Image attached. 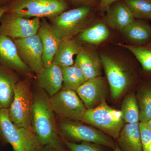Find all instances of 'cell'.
I'll use <instances>...</instances> for the list:
<instances>
[{
    "mask_svg": "<svg viewBox=\"0 0 151 151\" xmlns=\"http://www.w3.org/2000/svg\"><path fill=\"white\" fill-rule=\"evenodd\" d=\"M32 99L29 81L27 79L18 81L14 89L13 100L9 109L10 119L17 127L32 130Z\"/></svg>",
    "mask_w": 151,
    "mask_h": 151,
    "instance_id": "7",
    "label": "cell"
},
{
    "mask_svg": "<svg viewBox=\"0 0 151 151\" xmlns=\"http://www.w3.org/2000/svg\"><path fill=\"white\" fill-rule=\"evenodd\" d=\"M121 33L128 44L142 46L151 41V24L148 20L135 19Z\"/></svg>",
    "mask_w": 151,
    "mask_h": 151,
    "instance_id": "17",
    "label": "cell"
},
{
    "mask_svg": "<svg viewBox=\"0 0 151 151\" xmlns=\"http://www.w3.org/2000/svg\"><path fill=\"white\" fill-rule=\"evenodd\" d=\"M0 65L26 74H29L32 71L19 56L14 40L1 34Z\"/></svg>",
    "mask_w": 151,
    "mask_h": 151,
    "instance_id": "14",
    "label": "cell"
},
{
    "mask_svg": "<svg viewBox=\"0 0 151 151\" xmlns=\"http://www.w3.org/2000/svg\"><path fill=\"white\" fill-rule=\"evenodd\" d=\"M8 68L0 65V109L9 108L13 100L15 85L18 81Z\"/></svg>",
    "mask_w": 151,
    "mask_h": 151,
    "instance_id": "21",
    "label": "cell"
},
{
    "mask_svg": "<svg viewBox=\"0 0 151 151\" xmlns=\"http://www.w3.org/2000/svg\"><path fill=\"white\" fill-rule=\"evenodd\" d=\"M135 19L151 20V0H123Z\"/></svg>",
    "mask_w": 151,
    "mask_h": 151,
    "instance_id": "27",
    "label": "cell"
},
{
    "mask_svg": "<svg viewBox=\"0 0 151 151\" xmlns=\"http://www.w3.org/2000/svg\"><path fill=\"white\" fill-rule=\"evenodd\" d=\"M40 151H60L56 149L53 148L52 147L46 146V147H42V148L41 149Z\"/></svg>",
    "mask_w": 151,
    "mask_h": 151,
    "instance_id": "33",
    "label": "cell"
},
{
    "mask_svg": "<svg viewBox=\"0 0 151 151\" xmlns=\"http://www.w3.org/2000/svg\"><path fill=\"white\" fill-rule=\"evenodd\" d=\"M37 74L38 85L45 90L50 97L53 96L62 89L63 80L62 68L52 63L48 66H44Z\"/></svg>",
    "mask_w": 151,
    "mask_h": 151,
    "instance_id": "15",
    "label": "cell"
},
{
    "mask_svg": "<svg viewBox=\"0 0 151 151\" xmlns=\"http://www.w3.org/2000/svg\"><path fill=\"white\" fill-rule=\"evenodd\" d=\"M100 55L111 96L118 99L133 83L134 73L118 56L104 52Z\"/></svg>",
    "mask_w": 151,
    "mask_h": 151,
    "instance_id": "6",
    "label": "cell"
},
{
    "mask_svg": "<svg viewBox=\"0 0 151 151\" xmlns=\"http://www.w3.org/2000/svg\"><path fill=\"white\" fill-rule=\"evenodd\" d=\"M122 117L127 124L139 123V110L136 94L130 92L125 96L122 103Z\"/></svg>",
    "mask_w": 151,
    "mask_h": 151,
    "instance_id": "26",
    "label": "cell"
},
{
    "mask_svg": "<svg viewBox=\"0 0 151 151\" xmlns=\"http://www.w3.org/2000/svg\"><path fill=\"white\" fill-rule=\"evenodd\" d=\"M110 31L106 23L98 22L88 27L78 34L77 38L83 43L97 46L108 39Z\"/></svg>",
    "mask_w": 151,
    "mask_h": 151,
    "instance_id": "22",
    "label": "cell"
},
{
    "mask_svg": "<svg viewBox=\"0 0 151 151\" xmlns=\"http://www.w3.org/2000/svg\"><path fill=\"white\" fill-rule=\"evenodd\" d=\"M40 18H25L6 12L0 21V34L12 40L24 38L37 34L40 24Z\"/></svg>",
    "mask_w": 151,
    "mask_h": 151,
    "instance_id": "10",
    "label": "cell"
},
{
    "mask_svg": "<svg viewBox=\"0 0 151 151\" xmlns=\"http://www.w3.org/2000/svg\"><path fill=\"white\" fill-rule=\"evenodd\" d=\"M54 113L45 92L39 91L33 95L31 111L33 132L42 147L48 146L64 151Z\"/></svg>",
    "mask_w": 151,
    "mask_h": 151,
    "instance_id": "1",
    "label": "cell"
},
{
    "mask_svg": "<svg viewBox=\"0 0 151 151\" xmlns=\"http://www.w3.org/2000/svg\"><path fill=\"white\" fill-rule=\"evenodd\" d=\"M119 0H101L97 9L100 12H105L111 4Z\"/></svg>",
    "mask_w": 151,
    "mask_h": 151,
    "instance_id": "31",
    "label": "cell"
},
{
    "mask_svg": "<svg viewBox=\"0 0 151 151\" xmlns=\"http://www.w3.org/2000/svg\"><path fill=\"white\" fill-rule=\"evenodd\" d=\"M146 124H147V126L148 127L149 129L151 131V119L149 122L146 123Z\"/></svg>",
    "mask_w": 151,
    "mask_h": 151,
    "instance_id": "35",
    "label": "cell"
},
{
    "mask_svg": "<svg viewBox=\"0 0 151 151\" xmlns=\"http://www.w3.org/2000/svg\"><path fill=\"white\" fill-rule=\"evenodd\" d=\"M6 5L8 13L27 19H50L68 8L65 0H13Z\"/></svg>",
    "mask_w": 151,
    "mask_h": 151,
    "instance_id": "3",
    "label": "cell"
},
{
    "mask_svg": "<svg viewBox=\"0 0 151 151\" xmlns=\"http://www.w3.org/2000/svg\"><path fill=\"white\" fill-rule=\"evenodd\" d=\"M37 34L40 38L43 47L44 65L48 66L52 63L61 40L55 35L51 25L45 18L41 21Z\"/></svg>",
    "mask_w": 151,
    "mask_h": 151,
    "instance_id": "18",
    "label": "cell"
},
{
    "mask_svg": "<svg viewBox=\"0 0 151 151\" xmlns=\"http://www.w3.org/2000/svg\"><path fill=\"white\" fill-rule=\"evenodd\" d=\"M109 88L106 77L87 80L76 90L86 109L95 108L105 100Z\"/></svg>",
    "mask_w": 151,
    "mask_h": 151,
    "instance_id": "12",
    "label": "cell"
},
{
    "mask_svg": "<svg viewBox=\"0 0 151 151\" xmlns=\"http://www.w3.org/2000/svg\"><path fill=\"white\" fill-rule=\"evenodd\" d=\"M58 129L68 139L75 142H86L103 145L114 150L116 145L112 137L101 130L73 122L60 123Z\"/></svg>",
    "mask_w": 151,
    "mask_h": 151,
    "instance_id": "8",
    "label": "cell"
},
{
    "mask_svg": "<svg viewBox=\"0 0 151 151\" xmlns=\"http://www.w3.org/2000/svg\"><path fill=\"white\" fill-rule=\"evenodd\" d=\"M149 151H151V144L150 146V149H149Z\"/></svg>",
    "mask_w": 151,
    "mask_h": 151,
    "instance_id": "37",
    "label": "cell"
},
{
    "mask_svg": "<svg viewBox=\"0 0 151 151\" xmlns=\"http://www.w3.org/2000/svg\"><path fill=\"white\" fill-rule=\"evenodd\" d=\"M119 45L129 50L140 65L142 71L151 79V41L145 45L133 46L120 43Z\"/></svg>",
    "mask_w": 151,
    "mask_h": 151,
    "instance_id": "24",
    "label": "cell"
},
{
    "mask_svg": "<svg viewBox=\"0 0 151 151\" xmlns=\"http://www.w3.org/2000/svg\"><path fill=\"white\" fill-rule=\"evenodd\" d=\"M94 9L86 6L77 7L50 19L55 35L61 41L79 34L93 22Z\"/></svg>",
    "mask_w": 151,
    "mask_h": 151,
    "instance_id": "2",
    "label": "cell"
},
{
    "mask_svg": "<svg viewBox=\"0 0 151 151\" xmlns=\"http://www.w3.org/2000/svg\"><path fill=\"white\" fill-rule=\"evenodd\" d=\"M55 113L60 117L74 121H81L86 109L75 91L62 88L50 97Z\"/></svg>",
    "mask_w": 151,
    "mask_h": 151,
    "instance_id": "9",
    "label": "cell"
},
{
    "mask_svg": "<svg viewBox=\"0 0 151 151\" xmlns=\"http://www.w3.org/2000/svg\"><path fill=\"white\" fill-rule=\"evenodd\" d=\"M139 110V121L146 123L151 119V79L143 81L136 94Z\"/></svg>",
    "mask_w": 151,
    "mask_h": 151,
    "instance_id": "23",
    "label": "cell"
},
{
    "mask_svg": "<svg viewBox=\"0 0 151 151\" xmlns=\"http://www.w3.org/2000/svg\"><path fill=\"white\" fill-rule=\"evenodd\" d=\"M83 46V42L77 38L61 40L52 63L61 67L73 65L75 62L73 57L78 54Z\"/></svg>",
    "mask_w": 151,
    "mask_h": 151,
    "instance_id": "19",
    "label": "cell"
},
{
    "mask_svg": "<svg viewBox=\"0 0 151 151\" xmlns=\"http://www.w3.org/2000/svg\"><path fill=\"white\" fill-rule=\"evenodd\" d=\"M74 64L81 69L87 80L102 75L103 66L101 57L92 45H83L76 55Z\"/></svg>",
    "mask_w": 151,
    "mask_h": 151,
    "instance_id": "13",
    "label": "cell"
},
{
    "mask_svg": "<svg viewBox=\"0 0 151 151\" xmlns=\"http://www.w3.org/2000/svg\"><path fill=\"white\" fill-rule=\"evenodd\" d=\"M13 0H0V6L6 5Z\"/></svg>",
    "mask_w": 151,
    "mask_h": 151,
    "instance_id": "34",
    "label": "cell"
},
{
    "mask_svg": "<svg viewBox=\"0 0 151 151\" xmlns=\"http://www.w3.org/2000/svg\"><path fill=\"white\" fill-rule=\"evenodd\" d=\"M19 56L31 70L36 74L43 68V47L38 34L32 36L14 40Z\"/></svg>",
    "mask_w": 151,
    "mask_h": 151,
    "instance_id": "11",
    "label": "cell"
},
{
    "mask_svg": "<svg viewBox=\"0 0 151 151\" xmlns=\"http://www.w3.org/2000/svg\"><path fill=\"white\" fill-rule=\"evenodd\" d=\"M114 151H122L121 149L119 148L118 145H116V147L114 149Z\"/></svg>",
    "mask_w": 151,
    "mask_h": 151,
    "instance_id": "36",
    "label": "cell"
},
{
    "mask_svg": "<svg viewBox=\"0 0 151 151\" xmlns=\"http://www.w3.org/2000/svg\"><path fill=\"white\" fill-rule=\"evenodd\" d=\"M0 134L14 151H40L42 148L32 130L17 127L12 123L9 109H0Z\"/></svg>",
    "mask_w": 151,
    "mask_h": 151,
    "instance_id": "5",
    "label": "cell"
},
{
    "mask_svg": "<svg viewBox=\"0 0 151 151\" xmlns=\"http://www.w3.org/2000/svg\"><path fill=\"white\" fill-rule=\"evenodd\" d=\"M65 144L70 151H101L93 143L82 142L77 144L65 141Z\"/></svg>",
    "mask_w": 151,
    "mask_h": 151,
    "instance_id": "28",
    "label": "cell"
},
{
    "mask_svg": "<svg viewBox=\"0 0 151 151\" xmlns=\"http://www.w3.org/2000/svg\"><path fill=\"white\" fill-rule=\"evenodd\" d=\"M8 11V7L7 5L1 6H0V20L4 14L7 12Z\"/></svg>",
    "mask_w": 151,
    "mask_h": 151,
    "instance_id": "32",
    "label": "cell"
},
{
    "mask_svg": "<svg viewBox=\"0 0 151 151\" xmlns=\"http://www.w3.org/2000/svg\"><path fill=\"white\" fill-rule=\"evenodd\" d=\"M63 85V88L76 91L86 80L84 73L77 65L61 67Z\"/></svg>",
    "mask_w": 151,
    "mask_h": 151,
    "instance_id": "25",
    "label": "cell"
},
{
    "mask_svg": "<svg viewBox=\"0 0 151 151\" xmlns=\"http://www.w3.org/2000/svg\"><path fill=\"white\" fill-rule=\"evenodd\" d=\"M67 2H69L77 7L90 6L94 8L98 6L101 0H65Z\"/></svg>",
    "mask_w": 151,
    "mask_h": 151,
    "instance_id": "30",
    "label": "cell"
},
{
    "mask_svg": "<svg viewBox=\"0 0 151 151\" xmlns=\"http://www.w3.org/2000/svg\"><path fill=\"white\" fill-rule=\"evenodd\" d=\"M117 139L122 151H143L139 123L124 125Z\"/></svg>",
    "mask_w": 151,
    "mask_h": 151,
    "instance_id": "20",
    "label": "cell"
},
{
    "mask_svg": "<svg viewBox=\"0 0 151 151\" xmlns=\"http://www.w3.org/2000/svg\"><path fill=\"white\" fill-rule=\"evenodd\" d=\"M81 121L116 139L124 126L121 111L109 106L105 100L95 108L86 109Z\"/></svg>",
    "mask_w": 151,
    "mask_h": 151,
    "instance_id": "4",
    "label": "cell"
},
{
    "mask_svg": "<svg viewBox=\"0 0 151 151\" xmlns=\"http://www.w3.org/2000/svg\"><path fill=\"white\" fill-rule=\"evenodd\" d=\"M139 128L143 151H149L151 144V131L146 123L143 122H140Z\"/></svg>",
    "mask_w": 151,
    "mask_h": 151,
    "instance_id": "29",
    "label": "cell"
},
{
    "mask_svg": "<svg viewBox=\"0 0 151 151\" xmlns=\"http://www.w3.org/2000/svg\"><path fill=\"white\" fill-rule=\"evenodd\" d=\"M105 12L106 24L121 32L135 19L123 0H119L111 4Z\"/></svg>",
    "mask_w": 151,
    "mask_h": 151,
    "instance_id": "16",
    "label": "cell"
}]
</instances>
